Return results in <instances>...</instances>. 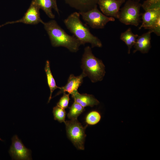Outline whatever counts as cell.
Masks as SVG:
<instances>
[{"label":"cell","instance_id":"obj_1","mask_svg":"<svg viewBox=\"0 0 160 160\" xmlns=\"http://www.w3.org/2000/svg\"><path fill=\"white\" fill-rule=\"evenodd\" d=\"M44 28L47 33L51 43L54 47H63L70 51H78L81 42L74 36L68 34L55 20L47 22H43Z\"/></svg>","mask_w":160,"mask_h":160},{"label":"cell","instance_id":"obj_2","mask_svg":"<svg viewBox=\"0 0 160 160\" xmlns=\"http://www.w3.org/2000/svg\"><path fill=\"white\" fill-rule=\"evenodd\" d=\"M80 15L75 12L64 20V22L67 29L73 34L81 44L89 43L92 47H101L102 46L100 40L93 35L87 26L80 18Z\"/></svg>","mask_w":160,"mask_h":160},{"label":"cell","instance_id":"obj_3","mask_svg":"<svg viewBox=\"0 0 160 160\" xmlns=\"http://www.w3.org/2000/svg\"><path fill=\"white\" fill-rule=\"evenodd\" d=\"M81 63L83 72L92 82L103 80L105 73V65L102 60L93 55L89 46L84 49Z\"/></svg>","mask_w":160,"mask_h":160},{"label":"cell","instance_id":"obj_4","mask_svg":"<svg viewBox=\"0 0 160 160\" xmlns=\"http://www.w3.org/2000/svg\"><path fill=\"white\" fill-rule=\"evenodd\" d=\"M140 1L128 0L120 9L118 19L121 23L126 25L136 26L140 22V9L141 4Z\"/></svg>","mask_w":160,"mask_h":160},{"label":"cell","instance_id":"obj_5","mask_svg":"<svg viewBox=\"0 0 160 160\" xmlns=\"http://www.w3.org/2000/svg\"><path fill=\"white\" fill-rule=\"evenodd\" d=\"M64 123L69 138L78 149L84 150V140L86 136L85 129L87 125L83 127L77 119L67 121Z\"/></svg>","mask_w":160,"mask_h":160},{"label":"cell","instance_id":"obj_6","mask_svg":"<svg viewBox=\"0 0 160 160\" xmlns=\"http://www.w3.org/2000/svg\"><path fill=\"white\" fill-rule=\"evenodd\" d=\"M87 24L94 29H102L110 21L115 20L114 18L107 16L100 11L96 7L87 11L79 12Z\"/></svg>","mask_w":160,"mask_h":160},{"label":"cell","instance_id":"obj_7","mask_svg":"<svg viewBox=\"0 0 160 160\" xmlns=\"http://www.w3.org/2000/svg\"><path fill=\"white\" fill-rule=\"evenodd\" d=\"M12 144L9 152L12 159L31 160V151L27 148L17 136L12 137Z\"/></svg>","mask_w":160,"mask_h":160},{"label":"cell","instance_id":"obj_8","mask_svg":"<svg viewBox=\"0 0 160 160\" xmlns=\"http://www.w3.org/2000/svg\"><path fill=\"white\" fill-rule=\"evenodd\" d=\"M39 9V8L32 0L29 8L22 18L15 21L7 22L0 25V28L8 24L19 23L29 24H36L39 23H42L43 21L40 18Z\"/></svg>","mask_w":160,"mask_h":160},{"label":"cell","instance_id":"obj_9","mask_svg":"<svg viewBox=\"0 0 160 160\" xmlns=\"http://www.w3.org/2000/svg\"><path fill=\"white\" fill-rule=\"evenodd\" d=\"M124 2L118 0H99L97 4L104 15L118 19L120 7Z\"/></svg>","mask_w":160,"mask_h":160},{"label":"cell","instance_id":"obj_10","mask_svg":"<svg viewBox=\"0 0 160 160\" xmlns=\"http://www.w3.org/2000/svg\"><path fill=\"white\" fill-rule=\"evenodd\" d=\"M86 76V75L83 72L80 75L76 76L73 74H71L68 79L67 83L64 87H60V91L55 96L66 92L72 95L74 92L78 91V88L83 82V78Z\"/></svg>","mask_w":160,"mask_h":160},{"label":"cell","instance_id":"obj_11","mask_svg":"<svg viewBox=\"0 0 160 160\" xmlns=\"http://www.w3.org/2000/svg\"><path fill=\"white\" fill-rule=\"evenodd\" d=\"M70 7L79 12L89 11L97 7L99 0H64Z\"/></svg>","mask_w":160,"mask_h":160},{"label":"cell","instance_id":"obj_12","mask_svg":"<svg viewBox=\"0 0 160 160\" xmlns=\"http://www.w3.org/2000/svg\"><path fill=\"white\" fill-rule=\"evenodd\" d=\"M148 31L138 37L134 45L135 50L133 53L139 51L143 53H147L151 47V33Z\"/></svg>","mask_w":160,"mask_h":160},{"label":"cell","instance_id":"obj_13","mask_svg":"<svg viewBox=\"0 0 160 160\" xmlns=\"http://www.w3.org/2000/svg\"><path fill=\"white\" fill-rule=\"evenodd\" d=\"M71 95L74 101L84 108L87 106L93 107L99 104V101L92 95L81 94L77 91Z\"/></svg>","mask_w":160,"mask_h":160},{"label":"cell","instance_id":"obj_14","mask_svg":"<svg viewBox=\"0 0 160 160\" xmlns=\"http://www.w3.org/2000/svg\"><path fill=\"white\" fill-rule=\"evenodd\" d=\"M142 23L139 29H140L142 28L147 29L151 26L160 16V8L145 11L142 14Z\"/></svg>","mask_w":160,"mask_h":160},{"label":"cell","instance_id":"obj_15","mask_svg":"<svg viewBox=\"0 0 160 160\" xmlns=\"http://www.w3.org/2000/svg\"><path fill=\"white\" fill-rule=\"evenodd\" d=\"M40 9H41L50 18L53 19L55 16L52 9H54L59 14L57 2L54 0H33Z\"/></svg>","mask_w":160,"mask_h":160},{"label":"cell","instance_id":"obj_16","mask_svg":"<svg viewBox=\"0 0 160 160\" xmlns=\"http://www.w3.org/2000/svg\"><path fill=\"white\" fill-rule=\"evenodd\" d=\"M138 36V34H135L132 33L131 28H129L125 31L121 33L120 39L127 46L128 54L130 53L131 49L135 44Z\"/></svg>","mask_w":160,"mask_h":160},{"label":"cell","instance_id":"obj_17","mask_svg":"<svg viewBox=\"0 0 160 160\" xmlns=\"http://www.w3.org/2000/svg\"><path fill=\"white\" fill-rule=\"evenodd\" d=\"M44 70L46 75L48 85L50 92L48 101V103H49L52 98V95L53 92L57 88L60 89V87H57L56 84L55 80L50 70V62L49 60H47L46 61Z\"/></svg>","mask_w":160,"mask_h":160},{"label":"cell","instance_id":"obj_18","mask_svg":"<svg viewBox=\"0 0 160 160\" xmlns=\"http://www.w3.org/2000/svg\"><path fill=\"white\" fill-rule=\"evenodd\" d=\"M84 111V107L74 101L70 108L67 116L71 120L77 119L78 117Z\"/></svg>","mask_w":160,"mask_h":160},{"label":"cell","instance_id":"obj_19","mask_svg":"<svg viewBox=\"0 0 160 160\" xmlns=\"http://www.w3.org/2000/svg\"><path fill=\"white\" fill-rule=\"evenodd\" d=\"M101 113L98 111L92 110L89 112L85 117V122L88 125H94L99 123L101 119Z\"/></svg>","mask_w":160,"mask_h":160},{"label":"cell","instance_id":"obj_20","mask_svg":"<svg viewBox=\"0 0 160 160\" xmlns=\"http://www.w3.org/2000/svg\"><path fill=\"white\" fill-rule=\"evenodd\" d=\"M53 113L55 120L60 123L65 122L66 115L65 109L57 105L53 108Z\"/></svg>","mask_w":160,"mask_h":160},{"label":"cell","instance_id":"obj_21","mask_svg":"<svg viewBox=\"0 0 160 160\" xmlns=\"http://www.w3.org/2000/svg\"><path fill=\"white\" fill-rule=\"evenodd\" d=\"M141 7L145 11L160 8V0H146L141 4Z\"/></svg>","mask_w":160,"mask_h":160},{"label":"cell","instance_id":"obj_22","mask_svg":"<svg viewBox=\"0 0 160 160\" xmlns=\"http://www.w3.org/2000/svg\"><path fill=\"white\" fill-rule=\"evenodd\" d=\"M147 29L151 33H154L158 36L160 35V16H159L154 23Z\"/></svg>","mask_w":160,"mask_h":160},{"label":"cell","instance_id":"obj_23","mask_svg":"<svg viewBox=\"0 0 160 160\" xmlns=\"http://www.w3.org/2000/svg\"><path fill=\"white\" fill-rule=\"evenodd\" d=\"M69 95L63 93V95L57 103V105L64 109L67 108L70 100Z\"/></svg>","mask_w":160,"mask_h":160},{"label":"cell","instance_id":"obj_24","mask_svg":"<svg viewBox=\"0 0 160 160\" xmlns=\"http://www.w3.org/2000/svg\"><path fill=\"white\" fill-rule=\"evenodd\" d=\"M118 0L122 1H123L125 2L126 0ZM133 0L136 1H140V0Z\"/></svg>","mask_w":160,"mask_h":160},{"label":"cell","instance_id":"obj_25","mask_svg":"<svg viewBox=\"0 0 160 160\" xmlns=\"http://www.w3.org/2000/svg\"><path fill=\"white\" fill-rule=\"evenodd\" d=\"M56 2H56V0H54Z\"/></svg>","mask_w":160,"mask_h":160}]
</instances>
